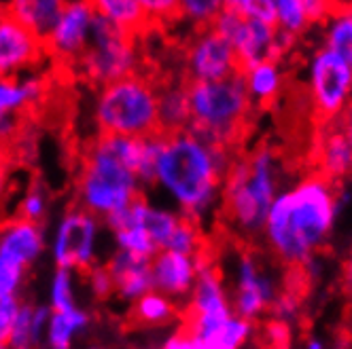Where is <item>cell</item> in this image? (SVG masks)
<instances>
[{
    "label": "cell",
    "instance_id": "d4e9b609",
    "mask_svg": "<svg viewBox=\"0 0 352 349\" xmlns=\"http://www.w3.org/2000/svg\"><path fill=\"white\" fill-rule=\"evenodd\" d=\"M132 305V320L142 326H168L170 322L179 317V301L164 294L162 290L151 288L142 296H138Z\"/></svg>",
    "mask_w": 352,
    "mask_h": 349
},
{
    "label": "cell",
    "instance_id": "c3c4849f",
    "mask_svg": "<svg viewBox=\"0 0 352 349\" xmlns=\"http://www.w3.org/2000/svg\"><path fill=\"white\" fill-rule=\"evenodd\" d=\"M338 7H346V5H352V0H336Z\"/></svg>",
    "mask_w": 352,
    "mask_h": 349
},
{
    "label": "cell",
    "instance_id": "5b68a950",
    "mask_svg": "<svg viewBox=\"0 0 352 349\" xmlns=\"http://www.w3.org/2000/svg\"><path fill=\"white\" fill-rule=\"evenodd\" d=\"M142 182L100 136L89 144L77 178V206L107 220L142 197Z\"/></svg>",
    "mask_w": 352,
    "mask_h": 349
},
{
    "label": "cell",
    "instance_id": "603a6c76",
    "mask_svg": "<svg viewBox=\"0 0 352 349\" xmlns=\"http://www.w3.org/2000/svg\"><path fill=\"white\" fill-rule=\"evenodd\" d=\"M160 132L172 134L187 130L191 123V104L187 85H168L160 89L157 97Z\"/></svg>",
    "mask_w": 352,
    "mask_h": 349
},
{
    "label": "cell",
    "instance_id": "cb8c5ba5",
    "mask_svg": "<svg viewBox=\"0 0 352 349\" xmlns=\"http://www.w3.org/2000/svg\"><path fill=\"white\" fill-rule=\"evenodd\" d=\"M87 326L89 313L77 305L70 309H52L45 330V343L54 349H68Z\"/></svg>",
    "mask_w": 352,
    "mask_h": 349
},
{
    "label": "cell",
    "instance_id": "277c9868",
    "mask_svg": "<svg viewBox=\"0 0 352 349\" xmlns=\"http://www.w3.org/2000/svg\"><path fill=\"white\" fill-rule=\"evenodd\" d=\"M191 123L189 128L197 136L221 146L234 148L242 140L253 112L242 72L219 81H189Z\"/></svg>",
    "mask_w": 352,
    "mask_h": 349
},
{
    "label": "cell",
    "instance_id": "ba28073f",
    "mask_svg": "<svg viewBox=\"0 0 352 349\" xmlns=\"http://www.w3.org/2000/svg\"><path fill=\"white\" fill-rule=\"evenodd\" d=\"M138 64L140 56L134 34L115 26L107 17L96 15L91 40L77 62L83 77L89 83L102 87L123 77H130V74H136Z\"/></svg>",
    "mask_w": 352,
    "mask_h": 349
},
{
    "label": "cell",
    "instance_id": "e0dca14e",
    "mask_svg": "<svg viewBox=\"0 0 352 349\" xmlns=\"http://www.w3.org/2000/svg\"><path fill=\"white\" fill-rule=\"evenodd\" d=\"M314 171L340 184L346 178H352V142L336 119L318 123L314 140Z\"/></svg>",
    "mask_w": 352,
    "mask_h": 349
},
{
    "label": "cell",
    "instance_id": "7dc6e473",
    "mask_svg": "<svg viewBox=\"0 0 352 349\" xmlns=\"http://www.w3.org/2000/svg\"><path fill=\"white\" fill-rule=\"evenodd\" d=\"M310 341H312V343H308V347H312V349H314V347H316V349H320V347H322V343H320L318 339H310Z\"/></svg>",
    "mask_w": 352,
    "mask_h": 349
},
{
    "label": "cell",
    "instance_id": "60d3db41",
    "mask_svg": "<svg viewBox=\"0 0 352 349\" xmlns=\"http://www.w3.org/2000/svg\"><path fill=\"white\" fill-rule=\"evenodd\" d=\"M308 15L310 26H322V23L331 17V13L338 9L336 0H301Z\"/></svg>",
    "mask_w": 352,
    "mask_h": 349
},
{
    "label": "cell",
    "instance_id": "44dd1931",
    "mask_svg": "<svg viewBox=\"0 0 352 349\" xmlns=\"http://www.w3.org/2000/svg\"><path fill=\"white\" fill-rule=\"evenodd\" d=\"M47 91V83L36 74L26 77H0V119L5 115H19L38 104Z\"/></svg>",
    "mask_w": 352,
    "mask_h": 349
},
{
    "label": "cell",
    "instance_id": "d6986e66",
    "mask_svg": "<svg viewBox=\"0 0 352 349\" xmlns=\"http://www.w3.org/2000/svg\"><path fill=\"white\" fill-rule=\"evenodd\" d=\"M107 267L115 282V294L125 303H134L138 296L153 288L151 258L136 256L125 250H115Z\"/></svg>",
    "mask_w": 352,
    "mask_h": 349
},
{
    "label": "cell",
    "instance_id": "9a60e30c",
    "mask_svg": "<svg viewBox=\"0 0 352 349\" xmlns=\"http://www.w3.org/2000/svg\"><path fill=\"white\" fill-rule=\"evenodd\" d=\"M47 56L45 38L0 7V77H19Z\"/></svg>",
    "mask_w": 352,
    "mask_h": 349
},
{
    "label": "cell",
    "instance_id": "e575fe53",
    "mask_svg": "<svg viewBox=\"0 0 352 349\" xmlns=\"http://www.w3.org/2000/svg\"><path fill=\"white\" fill-rule=\"evenodd\" d=\"M257 337L267 347H289L293 341V324L274 315H265L257 322Z\"/></svg>",
    "mask_w": 352,
    "mask_h": 349
},
{
    "label": "cell",
    "instance_id": "836d02e7",
    "mask_svg": "<svg viewBox=\"0 0 352 349\" xmlns=\"http://www.w3.org/2000/svg\"><path fill=\"white\" fill-rule=\"evenodd\" d=\"M28 267L0 252V301L3 298H19V292L26 282Z\"/></svg>",
    "mask_w": 352,
    "mask_h": 349
},
{
    "label": "cell",
    "instance_id": "4dcf8cb0",
    "mask_svg": "<svg viewBox=\"0 0 352 349\" xmlns=\"http://www.w3.org/2000/svg\"><path fill=\"white\" fill-rule=\"evenodd\" d=\"M225 9V0H181V19L195 28H208Z\"/></svg>",
    "mask_w": 352,
    "mask_h": 349
},
{
    "label": "cell",
    "instance_id": "30bf717a",
    "mask_svg": "<svg viewBox=\"0 0 352 349\" xmlns=\"http://www.w3.org/2000/svg\"><path fill=\"white\" fill-rule=\"evenodd\" d=\"M212 28L232 43L240 70L265 60L283 62L297 43V38L276 28V23L246 19L232 9H223L212 21Z\"/></svg>",
    "mask_w": 352,
    "mask_h": 349
},
{
    "label": "cell",
    "instance_id": "8d00e7d4",
    "mask_svg": "<svg viewBox=\"0 0 352 349\" xmlns=\"http://www.w3.org/2000/svg\"><path fill=\"white\" fill-rule=\"evenodd\" d=\"M148 28L181 19V0H140Z\"/></svg>",
    "mask_w": 352,
    "mask_h": 349
},
{
    "label": "cell",
    "instance_id": "8fae6325",
    "mask_svg": "<svg viewBox=\"0 0 352 349\" xmlns=\"http://www.w3.org/2000/svg\"><path fill=\"white\" fill-rule=\"evenodd\" d=\"M102 218L77 206L62 214L52 237V256L56 267L85 271L98 263Z\"/></svg>",
    "mask_w": 352,
    "mask_h": 349
},
{
    "label": "cell",
    "instance_id": "74e56055",
    "mask_svg": "<svg viewBox=\"0 0 352 349\" xmlns=\"http://www.w3.org/2000/svg\"><path fill=\"white\" fill-rule=\"evenodd\" d=\"M299 311H301V296H299V290H297V288H285V290H278V292H276L267 315L280 317V320H287V322L293 324V322L299 317Z\"/></svg>",
    "mask_w": 352,
    "mask_h": 349
},
{
    "label": "cell",
    "instance_id": "bcb514c9",
    "mask_svg": "<svg viewBox=\"0 0 352 349\" xmlns=\"http://www.w3.org/2000/svg\"><path fill=\"white\" fill-rule=\"evenodd\" d=\"M342 282H344V288L348 290V294L352 296V250L342 265Z\"/></svg>",
    "mask_w": 352,
    "mask_h": 349
},
{
    "label": "cell",
    "instance_id": "9c48e42d",
    "mask_svg": "<svg viewBox=\"0 0 352 349\" xmlns=\"http://www.w3.org/2000/svg\"><path fill=\"white\" fill-rule=\"evenodd\" d=\"M310 108L318 123L333 121L352 102V68L327 45L314 49L306 66Z\"/></svg>",
    "mask_w": 352,
    "mask_h": 349
},
{
    "label": "cell",
    "instance_id": "5bb4252c",
    "mask_svg": "<svg viewBox=\"0 0 352 349\" xmlns=\"http://www.w3.org/2000/svg\"><path fill=\"white\" fill-rule=\"evenodd\" d=\"M185 70L189 81H219L240 72L232 43L212 26L197 28L185 51Z\"/></svg>",
    "mask_w": 352,
    "mask_h": 349
},
{
    "label": "cell",
    "instance_id": "4316f807",
    "mask_svg": "<svg viewBox=\"0 0 352 349\" xmlns=\"http://www.w3.org/2000/svg\"><path fill=\"white\" fill-rule=\"evenodd\" d=\"M322 45L340 53L352 68V5L338 7L322 23Z\"/></svg>",
    "mask_w": 352,
    "mask_h": 349
},
{
    "label": "cell",
    "instance_id": "f546056e",
    "mask_svg": "<svg viewBox=\"0 0 352 349\" xmlns=\"http://www.w3.org/2000/svg\"><path fill=\"white\" fill-rule=\"evenodd\" d=\"M72 269L58 267L49 280V307L52 309H70L77 305V282H74Z\"/></svg>",
    "mask_w": 352,
    "mask_h": 349
},
{
    "label": "cell",
    "instance_id": "484cf974",
    "mask_svg": "<svg viewBox=\"0 0 352 349\" xmlns=\"http://www.w3.org/2000/svg\"><path fill=\"white\" fill-rule=\"evenodd\" d=\"M89 3L96 15L107 17L115 26L123 28L125 32H130L134 36L148 28L140 0H89Z\"/></svg>",
    "mask_w": 352,
    "mask_h": 349
},
{
    "label": "cell",
    "instance_id": "ffe728a7",
    "mask_svg": "<svg viewBox=\"0 0 352 349\" xmlns=\"http://www.w3.org/2000/svg\"><path fill=\"white\" fill-rule=\"evenodd\" d=\"M240 72L255 108H270L280 99L285 89V70L278 60H265Z\"/></svg>",
    "mask_w": 352,
    "mask_h": 349
},
{
    "label": "cell",
    "instance_id": "ac0fdd59",
    "mask_svg": "<svg viewBox=\"0 0 352 349\" xmlns=\"http://www.w3.org/2000/svg\"><path fill=\"white\" fill-rule=\"evenodd\" d=\"M47 248L43 222L15 216L0 224V252L23 267L34 265Z\"/></svg>",
    "mask_w": 352,
    "mask_h": 349
},
{
    "label": "cell",
    "instance_id": "6da1fadb",
    "mask_svg": "<svg viewBox=\"0 0 352 349\" xmlns=\"http://www.w3.org/2000/svg\"><path fill=\"white\" fill-rule=\"evenodd\" d=\"M340 208V182L308 173L276 195L261 233L267 250L291 271H304L329 241Z\"/></svg>",
    "mask_w": 352,
    "mask_h": 349
},
{
    "label": "cell",
    "instance_id": "ee69618b",
    "mask_svg": "<svg viewBox=\"0 0 352 349\" xmlns=\"http://www.w3.org/2000/svg\"><path fill=\"white\" fill-rule=\"evenodd\" d=\"M164 347L166 349H191V339H189L187 330L181 326L179 330H174L172 335L166 337Z\"/></svg>",
    "mask_w": 352,
    "mask_h": 349
},
{
    "label": "cell",
    "instance_id": "d590c367",
    "mask_svg": "<svg viewBox=\"0 0 352 349\" xmlns=\"http://www.w3.org/2000/svg\"><path fill=\"white\" fill-rule=\"evenodd\" d=\"M225 9H232L246 19L276 23L274 0H225Z\"/></svg>",
    "mask_w": 352,
    "mask_h": 349
},
{
    "label": "cell",
    "instance_id": "3957f363",
    "mask_svg": "<svg viewBox=\"0 0 352 349\" xmlns=\"http://www.w3.org/2000/svg\"><path fill=\"white\" fill-rule=\"evenodd\" d=\"M280 191V157L272 146L261 144L232 159L223 178L219 212L240 239L259 237L267 212Z\"/></svg>",
    "mask_w": 352,
    "mask_h": 349
},
{
    "label": "cell",
    "instance_id": "7a4b0ae2",
    "mask_svg": "<svg viewBox=\"0 0 352 349\" xmlns=\"http://www.w3.org/2000/svg\"><path fill=\"white\" fill-rule=\"evenodd\" d=\"M232 159V148L191 130L164 134L153 184L183 216L202 224L219 210L223 178Z\"/></svg>",
    "mask_w": 352,
    "mask_h": 349
},
{
    "label": "cell",
    "instance_id": "f6af8a7d",
    "mask_svg": "<svg viewBox=\"0 0 352 349\" xmlns=\"http://www.w3.org/2000/svg\"><path fill=\"white\" fill-rule=\"evenodd\" d=\"M340 123V128L344 130V134L348 136V140L352 142V102L342 110V115L336 119Z\"/></svg>",
    "mask_w": 352,
    "mask_h": 349
},
{
    "label": "cell",
    "instance_id": "8992f818",
    "mask_svg": "<svg viewBox=\"0 0 352 349\" xmlns=\"http://www.w3.org/2000/svg\"><path fill=\"white\" fill-rule=\"evenodd\" d=\"M160 89L140 74L102 85L94 102V123L100 134L151 136L160 132Z\"/></svg>",
    "mask_w": 352,
    "mask_h": 349
},
{
    "label": "cell",
    "instance_id": "f35d334b",
    "mask_svg": "<svg viewBox=\"0 0 352 349\" xmlns=\"http://www.w3.org/2000/svg\"><path fill=\"white\" fill-rule=\"evenodd\" d=\"M85 273V282H87V288L91 292L94 298H109L111 294H115V282H113V276L107 265H91L89 269L83 271Z\"/></svg>",
    "mask_w": 352,
    "mask_h": 349
},
{
    "label": "cell",
    "instance_id": "1f68e13d",
    "mask_svg": "<svg viewBox=\"0 0 352 349\" xmlns=\"http://www.w3.org/2000/svg\"><path fill=\"white\" fill-rule=\"evenodd\" d=\"M34 305L30 303H19L15 322H13V330H11V339H9V347L15 349H28L38 345L36 333H34Z\"/></svg>",
    "mask_w": 352,
    "mask_h": 349
},
{
    "label": "cell",
    "instance_id": "83f0119b",
    "mask_svg": "<svg viewBox=\"0 0 352 349\" xmlns=\"http://www.w3.org/2000/svg\"><path fill=\"white\" fill-rule=\"evenodd\" d=\"M164 248H168V250H176V252L193 254V256H202L204 252H208L206 250V237L202 233V224L183 216Z\"/></svg>",
    "mask_w": 352,
    "mask_h": 349
},
{
    "label": "cell",
    "instance_id": "7402d4cb",
    "mask_svg": "<svg viewBox=\"0 0 352 349\" xmlns=\"http://www.w3.org/2000/svg\"><path fill=\"white\" fill-rule=\"evenodd\" d=\"M66 3L68 0H7L3 7L13 17H17L23 26H28L45 38Z\"/></svg>",
    "mask_w": 352,
    "mask_h": 349
},
{
    "label": "cell",
    "instance_id": "ab89813d",
    "mask_svg": "<svg viewBox=\"0 0 352 349\" xmlns=\"http://www.w3.org/2000/svg\"><path fill=\"white\" fill-rule=\"evenodd\" d=\"M19 303H21L19 298H3V301H0V347H9Z\"/></svg>",
    "mask_w": 352,
    "mask_h": 349
},
{
    "label": "cell",
    "instance_id": "4fadbf2b",
    "mask_svg": "<svg viewBox=\"0 0 352 349\" xmlns=\"http://www.w3.org/2000/svg\"><path fill=\"white\" fill-rule=\"evenodd\" d=\"M96 11L89 0H68L56 23L45 34L47 56L62 64H77L91 40Z\"/></svg>",
    "mask_w": 352,
    "mask_h": 349
},
{
    "label": "cell",
    "instance_id": "52a82bcc",
    "mask_svg": "<svg viewBox=\"0 0 352 349\" xmlns=\"http://www.w3.org/2000/svg\"><path fill=\"white\" fill-rule=\"evenodd\" d=\"M232 315L228 286L212 258L206 256L183 309V328L191 339V349H219L223 328Z\"/></svg>",
    "mask_w": 352,
    "mask_h": 349
},
{
    "label": "cell",
    "instance_id": "f1b7e54d",
    "mask_svg": "<svg viewBox=\"0 0 352 349\" xmlns=\"http://www.w3.org/2000/svg\"><path fill=\"white\" fill-rule=\"evenodd\" d=\"M274 7H276V28L280 32L299 38L310 28V21L301 0H274Z\"/></svg>",
    "mask_w": 352,
    "mask_h": 349
},
{
    "label": "cell",
    "instance_id": "7c38bea8",
    "mask_svg": "<svg viewBox=\"0 0 352 349\" xmlns=\"http://www.w3.org/2000/svg\"><path fill=\"white\" fill-rule=\"evenodd\" d=\"M276 292L278 288L263 263L253 252L242 250L236 263L234 290L230 294L234 313L253 322L263 320L270 313Z\"/></svg>",
    "mask_w": 352,
    "mask_h": 349
},
{
    "label": "cell",
    "instance_id": "2e32d148",
    "mask_svg": "<svg viewBox=\"0 0 352 349\" xmlns=\"http://www.w3.org/2000/svg\"><path fill=\"white\" fill-rule=\"evenodd\" d=\"M208 252L202 256H193L185 252H176L162 248L157 254L151 258V276H153V288L162 290L164 294L172 296L174 301H187V296L193 290V284L197 280L199 267H202L204 258Z\"/></svg>",
    "mask_w": 352,
    "mask_h": 349
},
{
    "label": "cell",
    "instance_id": "d6a6232c",
    "mask_svg": "<svg viewBox=\"0 0 352 349\" xmlns=\"http://www.w3.org/2000/svg\"><path fill=\"white\" fill-rule=\"evenodd\" d=\"M49 212V191L41 182H32L17 204V216L43 222Z\"/></svg>",
    "mask_w": 352,
    "mask_h": 349
},
{
    "label": "cell",
    "instance_id": "7bdbcfd3",
    "mask_svg": "<svg viewBox=\"0 0 352 349\" xmlns=\"http://www.w3.org/2000/svg\"><path fill=\"white\" fill-rule=\"evenodd\" d=\"M9 167H11L9 151L5 144H0V202L5 199L7 189H9Z\"/></svg>",
    "mask_w": 352,
    "mask_h": 349
},
{
    "label": "cell",
    "instance_id": "b9f144b4",
    "mask_svg": "<svg viewBox=\"0 0 352 349\" xmlns=\"http://www.w3.org/2000/svg\"><path fill=\"white\" fill-rule=\"evenodd\" d=\"M17 132H19V115H5L0 119V144L15 140Z\"/></svg>",
    "mask_w": 352,
    "mask_h": 349
}]
</instances>
